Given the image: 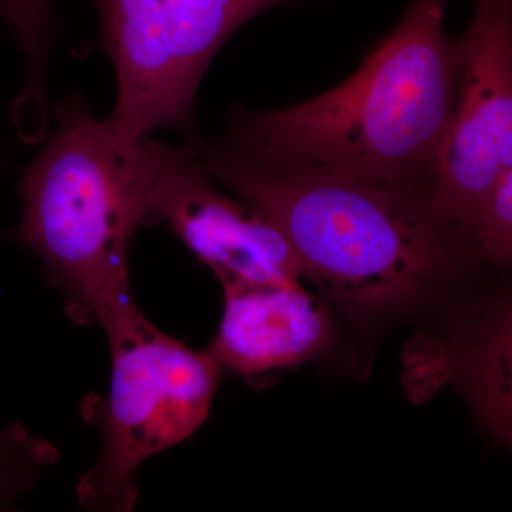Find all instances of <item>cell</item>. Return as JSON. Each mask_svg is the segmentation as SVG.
<instances>
[{
	"label": "cell",
	"mask_w": 512,
	"mask_h": 512,
	"mask_svg": "<svg viewBox=\"0 0 512 512\" xmlns=\"http://www.w3.org/2000/svg\"><path fill=\"white\" fill-rule=\"evenodd\" d=\"M147 173L148 222L163 221L210 266L221 285L301 282L298 259L261 212L214 185L190 144L140 141Z\"/></svg>",
	"instance_id": "7"
},
{
	"label": "cell",
	"mask_w": 512,
	"mask_h": 512,
	"mask_svg": "<svg viewBox=\"0 0 512 512\" xmlns=\"http://www.w3.org/2000/svg\"><path fill=\"white\" fill-rule=\"evenodd\" d=\"M470 313L453 345V380L488 433L510 446L511 303L497 299Z\"/></svg>",
	"instance_id": "9"
},
{
	"label": "cell",
	"mask_w": 512,
	"mask_h": 512,
	"mask_svg": "<svg viewBox=\"0 0 512 512\" xmlns=\"http://www.w3.org/2000/svg\"><path fill=\"white\" fill-rule=\"evenodd\" d=\"M55 114V131L20 183L19 235L66 296L69 315L100 323L133 298L128 247L147 224L146 168L138 144L114 141L82 97Z\"/></svg>",
	"instance_id": "3"
},
{
	"label": "cell",
	"mask_w": 512,
	"mask_h": 512,
	"mask_svg": "<svg viewBox=\"0 0 512 512\" xmlns=\"http://www.w3.org/2000/svg\"><path fill=\"white\" fill-rule=\"evenodd\" d=\"M47 460L45 444L28 431L20 427L0 430V507L12 503Z\"/></svg>",
	"instance_id": "11"
},
{
	"label": "cell",
	"mask_w": 512,
	"mask_h": 512,
	"mask_svg": "<svg viewBox=\"0 0 512 512\" xmlns=\"http://www.w3.org/2000/svg\"><path fill=\"white\" fill-rule=\"evenodd\" d=\"M299 0H94L117 99L104 127L124 147L161 128L192 133L202 77L239 28Z\"/></svg>",
	"instance_id": "5"
},
{
	"label": "cell",
	"mask_w": 512,
	"mask_h": 512,
	"mask_svg": "<svg viewBox=\"0 0 512 512\" xmlns=\"http://www.w3.org/2000/svg\"><path fill=\"white\" fill-rule=\"evenodd\" d=\"M448 0H414L390 35L335 89L271 111H239L224 146L420 192L430 200L456 107L460 43Z\"/></svg>",
	"instance_id": "2"
},
{
	"label": "cell",
	"mask_w": 512,
	"mask_h": 512,
	"mask_svg": "<svg viewBox=\"0 0 512 512\" xmlns=\"http://www.w3.org/2000/svg\"><path fill=\"white\" fill-rule=\"evenodd\" d=\"M460 43L456 107L441 146L430 204L466 252L474 212L512 168V0H474Z\"/></svg>",
	"instance_id": "6"
},
{
	"label": "cell",
	"mask_w": 512,
	"mask_h": 512,
	"mask_svg": "<svg viewBox=\"0 0 512 512\" xmlns=\"http://www.w3.org/2000/svg\"><path fill=\"white\" fill-rule=\"evenodd\" d=\"M467 255L494 266L512 256V168L497 178L478 204L464 241Z\"/></svg>",
	"instance_id": "10"
},
{
	"label": "cell",
	"mask_w": 512,
	"mask_h": 512,
	"mask_svg": "<svg viewBox=\"0 0 512 512\" xmlns=\"http://www.w3.org/2000/svg\"><path fill=\"white\" fill-rule=\"evenodd\" d=\"M220 330L208 352L221 369L252 376L322 355L333 326L301 282L227 284Z\"/></svg>",
	"instance_id": "8"
},
{
	"label": "cell",
	"mask_w": 512,
	"mask_h": 512,
	"mask_svg": "<svg viewBox=\"0 0 512 512\" xmlns=\"http://www.w3.org/2000/svg\"><path fill=\"white\" fill-rule=\"evenodd\" d=\"M212 180L281 231L302 278L352 319L410 308L467 258L427 195L191 138Z\"/></svg>",
	"instance_id": "1"
},
{
	"label": "cell",
	"mask_w": 512,
	"mask_h": 512,
	"mask_svg": "<svg viewBox=\"0 0 512 512\" xmlns=\"http://www.w3.org/2000/svg\"><path fill=\"white\" fill-rule=\"evenodd\" d=\"M5 167V157H3L2 150H0V170Z\"/></svg>",
	"instance_id": "12"
},
{
	"label": "cell",
	"mask_w": 512,
	"mask_h": 512,
	"mask_svg": "<svg viewBox=\"0 0 512 512\" xmlns=\"http://www.w3.org/2000/svg\"><path fill=\"white\" fill-rule=\"evenodd\" d=\"M110 342L111 386L97 463L77 484L83 507L131 511L138 468L192 436L210 414L221 367L165 335L133 298L100 322Z\"/></svg>",
	"instance_id": "4"
}]
</instances>
